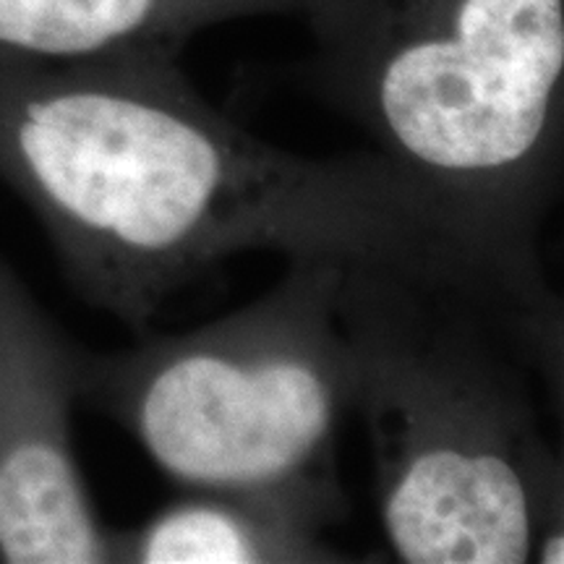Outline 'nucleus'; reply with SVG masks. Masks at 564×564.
<instances>
[{"label":"nucleus","instance_id":"3","mask_svg":"<svg viewBox=\"0 0 564 564\" xmlns=\"http://www.w3.org/2000/svg\"><path fill=\"white\" fill-rule=\"evenodd\" d=\"M293 70L470 241L546 274L562 194L564 0H312Z\"/></svg>","mask_w":564,"mask_h":564},{"label":"nucleus","instance_id":"2","mask_svg":"<svg viewBox=\"0 0 564 564\" xmlns=\"http://www.w3.org/2000/svg\"><path fill=\"white\" fill-rule=\"evenodd\" d=\"M337 322L403 564H562V301L476 251L343 267Z\"/></svg>","mask_w":564,"mask_h":564},{"label":"nucleus","instance_id":"7","mask_svg":"<svg viewBox=\"0 0 564 564\" xmlns=\"http://www.w3.org/2000/svg\"><path fill=\"white\" fill-rule=\"evenodd\" d=\"M299 507L236 491H186L112 531V564H333L350 556Z\"/></svg>","mask_w":564,"mask_h":564},{"label":"nucleus","instance_id":"5","mask_svg":"<svg viewBox=\"0 0 564 564\" xmlns=\"http://www.w3.org/2000/svg\"><path fill=\"white\" fill-rule=\"evenodd\" d=\"M74 405L70 343L0 253V562L112 564Z\"/></svg>","mask_w":564,"mask_h":564},{"label":"nucleus","instance_id":"6","mask_svg":"<svg viewBox=\"0 0 564 564\" xmlns=\"http://www.w3.org/2000/svg\"><path fill=\"white\" fill-rule=\"evenodd\" d=\"M312 0H0V66L178 61L209 26L303 17Z\"/></svg>","mask_w":564,"mask_h":564},{"label":"nucleus","instance_id":"4","mask_svg":"<svg viewBox=\"0 0 564 564\" xmlns=\"http://www.w3.org/2000/svg\"><path fill=\"white\" fill-rule=\"evenodd\" d=\"M345 264L291 259L262 299L181 335L147 333L112 352L70 343L76 403L186 491L270 497L340 523L337 434L352 411L337 322Z\"/></svg>","mask_w":564,"mask_h":564},{"label":"nucleus","instance_id":"1","mask_svg":"<svg viewBox=\"0 0 564 564\" xmlns=\"http://www.w3.org/2000/svg\"><path fill=\"white\" fill-rule=\"evenodd\" d=\"M0 186L37 217L70 291L137 335L238 253L486 251L384 154L267 144L167 58L0 66Z\"/></svg>","mask_w":564,"mask_h":564}]
</instances>
